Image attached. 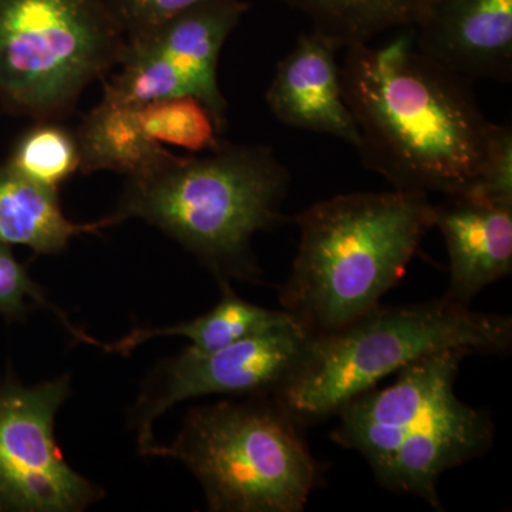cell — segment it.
Masks as SVG:
<instances>
[{
	"label": "cell",
	"instance_id": "1",
	"mask_svg": "<svg viewBox=\"0 0 512 512\" xmlns=\"http://www.w3.org/2000/svg\"><path fill=\"white\" fill-rule=\"evenodd\" d=\"M345 50L340 79L363 164L393 190L444 197L473 187L494 123L471 80L421 52L412 28L384 46Z\"/></svg>",
	"mask_w": 512,
	"mask_h": 512
},
{
	"label": "cell",
	"instance_id": "2",
	"mask_svg": "<svg viewBox=\"0 0 512 512\" xmlns=\"http://www.w3.org/2000/svg\"><path fill=\"white\" fill-rule=\"evenodd\" d=\"M291 175L266 146L224 143L204 157L171 154L128 178L111 217L138 218L191 252L218 284L259 282L252 239L286 220L282 208Z\"/></svg>",
	"mask_w": 512,
	"mask_h": 512
},
{
	"label": "cell",
	"instance_id": "3",
	"mask_svg": "<svg viewBox=\"0 0 512 512\" xmlns=\"http://www.w3.org/2000/svg\"><path fill=\"white\" fill-rule=\"evenodd\" d=\"M436 205L421 192L336 195L295 218L299 245L279 292L282 309L313 333L343 328L402 281L434 228Z\"/></svg>",
	"mask_w": 512,
	"mask_h": 512
},
{
	"label": "cell",
	"instance_id": "4",
	"mask_svg": "<svg viewBox=\"0 0 512 512\" xmlns=\"http://www.w3.org/2000/svg\"><path fill=\"white\" fill-rule=\"evenodd\" d=\"M464 350H443L403 367L389 386H375L340 407L330 439L365 458L377 483L443 511L444 473L494 446L491 414L458 399Z\"/></svg>",
	"mask_w": 512,
	"mask_h": 512
},
{
	"label": "cell",
	"instance_id": "5",
	"mask_svg": "<svg viewBox=\"0 0 512 512\" xmlns=\"http://www.w3.org/2000/svg\"><path fill=\"white\" fill-rule=\"evenodd\" d=\"M511 348V316L473 311L444 296L379 303L343 328L316 333L305 366L274 399L306 427L423 357L451 349L505 356Z\"/></svg>",
	"mask_w": 512,
	"mask_h": 512
},
{
	"label": "cell",
	"instance_id": "6",
	"mask_svg": "<svg viewBox=\"0 0 512 512\" xmlns=\"http://www.w3.org/2000/svg\"><path fill=\"white\" fill-rule=\"evenodd\" d=\"M241 399L192 407L173 443L140 454L183 463L212 512H302L323 483L305 426L274 397Z\"/></svg>",
	"mask_w": 512,
	"mask_h": 512
},
{
	"label": "cell",
	"instance_id": "7",
	"mask_svg": "<svg viewBox=\"0 0 512 512\" xmlns=\"http://www.w3.org/2000/svg\"><path fill=\"white\" fill-rule=\"evenodd\" d=\"M126 43L110 0H0V106L63 120L120 63Z\"/></svg>",
	"mask_w": 512,
	"mask_h": 512
},
{
	"label": "cell",
	"instance_id": "8",
	"mask_svg": "<svg viewBox=\"0 0 512 512\" xmlns=\"http://www.w3.org/2000/svg\"><path fill=\"white\" fill-rule=\"evenodd\" d=\"M315 335L293 318L207 355L185 349L161 360L130 410L138 451L156 441L154 423L181 402L204 396L275 397L305 366Z\"/></svg>",
	"mask_w": 512,
	"mask_h": 512
},
{
	"label": "cell",
	"instance_id": "9",
	"mask_svg": "<svg viewBox=\"0 0 512 512\" xmlns=\"http://www.w3.org/2000/svg\"><path fill=\"white\" fill-rule=\"evenodd\" d=\"M72 394L69 373L25 386L0 383V512H80L104 497L57 444V413Z\"/></svg>",
	"mask_w": 512,
	"mask_h": 512
},
{
	"label": "cell",
	"instance_id": "10",
	"mask_svg": "<svg viewBox=\"0 0 512 512\" xmlns=\"http://www.w3.org/2000/svg\"><path fill=\"white\" fill-rule=\"evenodd\" d=\"M247 10L242 0H207L127 40L119 73L104 84V99L136 107L163 97L194 96L225 130L227 101L218 86V60Z\"/></svg>",
	"mask_w": 512,
	"mask_h": 512
},
{
	"label": "cell",
	"instance_id": "11",
	"mask_svg": "<svg viewBox=\"0 0 512 512\" xmlns=\"http://www.w3.org/2000/svg\"><path fill=\"white\" fill-rule=\"evenodd\" d=\"M412 32L421 52L451 72L511 82L512 0H433Z\"/></svg>",
	"mask_w": 512,
	"mask_h": 512
},
{
	"label": "cell",
	"instance_id": "12",
	"mask_svg": "<svg viewBox=\"0 0 512 512\" xmlns=\"http://www.w3.org/2000/svg\"><path fill=\"white\" fill-rule=\"evenodd\" d=\"M339 49L315 30L302 33L276 67L266 103L285 126L329 134L356 148L359 131L343 97Z\"/></svg>",
	"mask_w": 512,
	"mask_h": 512
},
{
	"label": "cell",
	"instance_id": "13",
	"mask_svg": "<svg viewBox=\"0 0 512 512\" xmlns=\"http://www.w3.org/2000/svg\"><path fill=\"white\" fill-rule=\"evenodd\" d=\"M434 227L443 234L450 261L444 298L458 305L512 272V205L474 192L444 195L436 205Z\"/></svg>",
	"mask_w": 512,
	"mask_h": 512
},
{
	"label": "cell",
	"instance_id": "14",
	"mask_svg": "<svg viewBox=\"0 0 512 512\" xmlns=\"http://www.w3.org/2000/svg\"><path fill=\"white\" fill-rule=\"evenodd\" d=\"M116 224L114 218L76 224L64 215L59 190L45 187L0 165V242L28 247L39 255H55L73 238Z\"/></svg>",
	"mask_w": 512,
	"mask_h": 512
},
{
	"label": "cell",
	"instance_id": "15",
	"mask_svg": "<svg viewBox=\"0 0 512 512\" xmlns=\"http://www.w3.org/2000/svg\"><path fill=\"white\" fill-rule=\"evenodd\" d=\"M80 171H114L138 177L154 170L171 156L141 130L134 106L101 99L84 117L76 133Z\"/></svg>",
	"mask_w": 512,
	"mask_h": 512
},
{
	"label": "cell",
	"instance_id": "16",
	"mask_svg": "<svg viewBox=\"0 0 512 512\" xmlns=\"http://www.w3.org/2000/svg\"><path fill=\"white\" fill-rule=\"evenodd\" d=\"M220 286V301L204 315L175 325L133 329L114 345L104 346V350L128 356L148 340L185 338L190 340V346L187 348L190 352L207 355L239 340L284 325L293 319L291 313L284 309L274 311L239 298L229 282H224Z\"/></svg>",
	"mask_w": 512,
	"mask_h": 512
},
{
	"label": "cell",
	"instance_id": "17",
	"mask_svg": "<svg viewBox=\"0 0 512 512\" xmlns=\"http://www.w3.org/2000/svg\"><path fill=\"white\" fill-rule=\"evenodd\" d=\"M340 49L369 43L393 29L416 26L433 0H285Z\"/></svg>",
	"mask_w": 512,
	"mask_h": 512
},
{
	"label": "cell",
	"instance_id": "18",
	"mask_svg": "<svg viewBox=\"0 0 512 512\" xmlns=\"http://www.w3.org/2000/svg\"><path fill=\"white\" fill-rule=\"evenodd\" d=\"M138 124L154 143L190 153L218 150L225 143L212 111L194 96H171L134 107Z\"/></svg>",
	"mask_w": 512,
	"mask_h": 512
},
{
	"label": "cell",
	"instance_id": "19",
	"mask_svg": "<svg viewBox=\"0 0 512 512\" xmlns=\"http://www.w3.org/2000/svg\"><path fill=\"white\" fill-rule=\"evenodd\" d=\"M6 164L37 184L59 190L64 181L80 171L76 133L60 121H36L20 137Z\"/></svg>",
	"mask_w": 512,
	"mask_h": 512
},
{
	"label": "cell",
	"instance_id": "20",
	"mask_svg": "<svg viewBox=\"0 0 512 512\" xmlns=\"http://www.w3.org/2000/svg\"><path fill=\"white\" fill-rule=\"evenodd\" d=\"M28 299L62 320L64 328L69 330L74 338L97 348L103 346L99 340L86 335L70 323L67 316L46 298L45 292L30 278L28 269L15 258L9 245L0 242V315L9 319L22 318L28 312Z\"/></svg>",
	"mask_w": 512,
	"mask_h": 512
},
{
	"label": "cell",
	"instance_id": "21",
	"mask_svg": "<svg viewBox=\"0 0 512 512\" xmlns=\"http://www.w3.org/2000/svg\"><path fill=\"white\" fill-rule=\"evenodd\" d=\"M467 191L487 200L512 205V130L507 124H494L490 147L473 187Z\"/></svg>",
	"mask_w": 512,
	"mask_h": 512
},
{
	"label": "cell",
	"instance_id": "22",
	"mask_svg": "<svg viewBox=\"0 0 512 512\" xmlns=\"http://www.w3.org/2000/svg\"><path fill=\"white\" fill-rule=\"evenodd\" d=\"M207 0H110L126 39H137Z\"/></svg>",
	"mask_w": 512,
	"mask_h": 512
}]
</instances>
